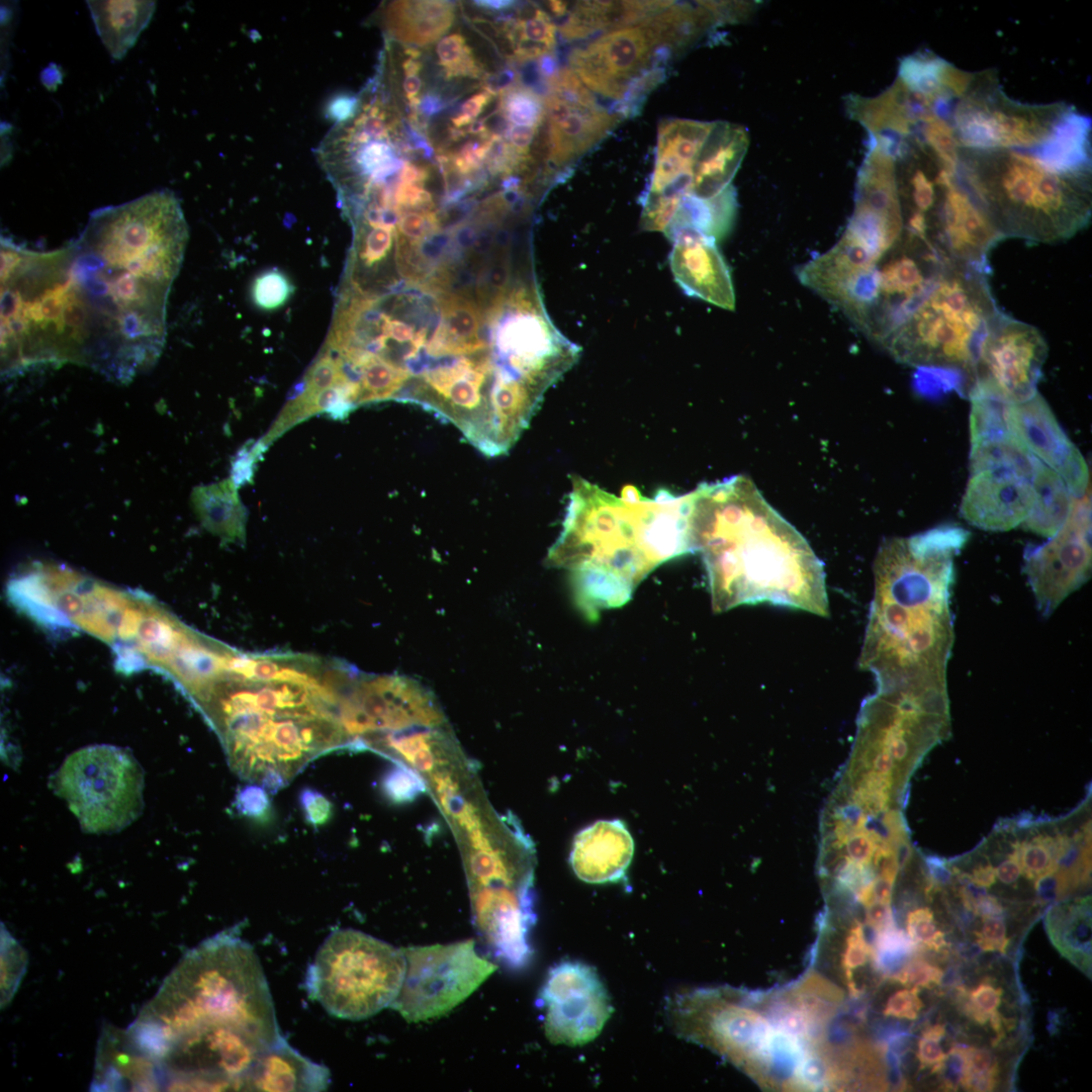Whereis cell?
<instances>
[{"instance_id": "obj_30", "label": "cell", "mask_w": 1092, "mask_h": 1092, "mask_svg": "<svg viewBox=\"0 0 1092 1092\" xmlns=\"http://www.w3.org/2000/svg\"><path fill=\"white\" fill-rule=\"evenodd\" d=\"M503 21L500 29L508 38L513 55L512 63L538 62L546 54L553 53L556 46V25L542 9L534 7L524 15L511 13Z\"/></svg>"}, {"instance_id": "obj_52", "label": "cell", "mask_w": 1092, "mask_h": 1092, "mask_svg": "<svg viewBox=\"0 0 1092 1092\" xmlns=\"http://www.w3.org/2000/svg\"><path fill=\"white\" fill-rule=\"evenodd\" d=\"M492 96L486 91L478 92L465 100L459 113L451 118L453 127L460 128L469 125L477 117L484 107L491 101Z\"/></svg>"}, {"instance_id": "obj_50", "label": "cell", "mask_w": 1092, "mask_h": 1092, "mask_svg": "<svg viewBox=\"0 0 1092 1092\" xmlns=\"http://www.w3.org/2000/svg\"><path fill=\"white\" fill-rule=\"evenodd\" d=\"M965 1046H953L945 1055L939 1068L935 1071L942 1079L944 1087L954 1089L961 1083L965 1064Z\"/></svg>"}, {"instance_id": "obj_37", "label": "cell", "mask_w": 1092, "mask_h": 1092, "mask_svg": "<svg viewBox=\"0 0 1092 1092\" xmlns=\"http://www.w3.org/2000/svg\"><path fill=\"white\" fill-rule=\"evenodd\" d=\"M293 292L287 276L275 269L259 274L252 284V299L261 309L273 310L286 303Z\"/></svg>"}, {"instance_id": "obj_19", "label": "cell", "mask_w": 1092, "mask_h": 1092, "mask_svg": "<svg viewBox=\"0 0 1092 1092\" xmlns=\"http://www.w3.org/2000/svg\"><path fill=\"white\" fill-rule=\"evenodd\" d=\"M1008 423L1027 450L1063 478L1074 497L1088 491L1087 462L1041 394L1036 392L1026 401L1010 404Z\"/></svg>"}, {"instance_id": "obj_14", "label": "cell", "mask_w": 1092, "mask_h": 1092, "mask_svg": "<svg viewBox=\"0 0 1092 1092\" xmlns=\"http://www.w3.org/2000/svg\"><path fill=\"white\" fill-rule=\"evenodd\" d=\"M1048 356L1039 331L1002 312L986 337L975 367L968 397L985 394L1009 404L1028 400Z\"/></svg>"}, {"instance_id": "obj_20", "label": "cell", "mask_w": 1092, "mask_h": 1092, "mask_svg": "<svg viewBox=\"0 0 1092 1092\" xmlns=\"http://www.w3.org/2000/svg\"><path fill=\"white\" fill-rule=\"evenodd\" d=\"M1033 500L1031 479L1010 470H981L970 475L960 514L979 529L1009 531L1023 523Z\"/></svg>"}, {"instance_id": "obj_6", "label": "cell", "mask_w": 1092, "mask_h": 1092, "mask_svg": "<svg viewBox=\"0 0 1092 1092\" xmlns=\"http://www.w3.org/2000/svg\"><path fill=\"white\" fill-rule=\"evenodd\" d=\"M969 532L941 525L886 539L874 562V596L858 665L877 688L946 681L954 639V557Z\"/></svg>"}, {"instance_id": "obj_57", "label": "cell", "mask_w": 1092, "mask_h": 1092, "mask_svg": "<svg viewBox=\"0 0 1092 1092\" xmlns=\"http://www.w3.org/2000/svg\"><path fill=\"white\" fill-rule=\"evenodd\" d=\"M895 880L878 876L873 880V892L876 901L890 904Z\"/></svg>"}, {"instance_id": "obj_32", "label": "cell", "mask_w": 1092, "mask_h": 1092, "mask_svg": "<svg viewBox=\"0 0 1092 1092\" xmlns=\"http://www.w3.org/2000/svg\"><path fill=\"white\" fill-rule=\"evenodd\" d=\"M498 110L510 124L540 127L545 119L544 99L518 83L499 96Z\"/></svg>"}, {"instance_id": "obj_25", "label": "cell", "mask_w": 1092, "mask_h": 1092, "mask_svg": "<svg viewBox=\"0 0 1092 1092\" xmlns=\"http://www.w3.org/2000/svg\"><path fill=\"white\" fill-rule=\"evenodd\" d=\"M96 30L110 55L121 59L150 22L154 1H87Z\"/></svg>"}, {"instance_id": "obj_56", "label": "cell", "mask_w": 1092, "mask_h": 1092, "mask_svg": "<svg viewBox=\"0 0 1092 1092\" xmlns=\"http://www.w3.org/2000/svg\"><path fill=\"white\" fill-rule=\"evenodd\" d=\"M967 880L981 888H989L996 882L995 869L992 864H978L972 875H965Z\"/></svg>"}, {"instance_id": "obj_5", "label": "cell", "mask_w": 1092, "mask_h": 1092, "mask_svg": "<svg viewBox=\"0 0 1092 1092\" xmlns=\"http://www.w3.org/2000/svg\"><path fill=\"white\" fill-rule=\"evenodd\" d=\"M691 492L621 496L574 476L559 537L547 562L570 574L575 601L588 618L621 607L660 564L693 552Z\"/></svg>"}, {"instance_id": "obj_11", "label": "cell", "mask_w": 1092, "mask_h": 1092, "mask_svg": "<svg viewBox=\"0 0 1092 1092\" xmlns=\"http://www.w3.org/2000/svg\"><path fill=\"white\" fill-rule=\"evenodd\" d=\"M84 832L113 833L144 809V771L134 756L113 745H90L70 754L51 779Z\"/></svg>"}, {"instance_id": "obj_23", "label": "cell", "mask_w": 1092, "mask_h": 1092, "mask_svg": "<svg viewBox=\"0 0 1092 1092\" xmlns=\"http://www.w3.org/2000/svg\"><path fill=\"white\" fill-rule=\"evenodd\" d=\"M329 1069L293 1049L282 1036L254 1061L240 1081L242 1091H325Z\"/></svg>"}, {"instance_id": "obj_46", "label": "cell", "mask_w": 1092, "mask_h": 1092, "mask_svg": "<svg viewBox=\"0 0 1092 1092\" xmlns=\"http://www.w3.org/2000/svg\"><path fill=\"white\" fill-rule=\"evenodd\" d=\"M299 804L304 819L313 827L326 824L333 813V806L329 799L314 789H302L299 794Z\"/></svg>"}, {"instance_id": "obj_8", "label": "cell", "mask_w": 1092, "mask_h": 1092, "mask_svg": "<svg viewBox=\"0 0 1092 1092\" xmlns=\"http://www.w3.org/2000/svg\"><path fill=\"white\" fill-rule=\"evenodd\" d=\"M698 39L684 4L671 2L652 16L609 30L568 56L569 68L590 91L629 101L653 88L663 64Z\"/></svg>"}, {"instance_id": "obj_7", "label": "cell", "mask_w": 1092, "mask_h": 1092, "mask_svg": "<svg viewBox=\"0 0 1092 1092\" xmlns=\"http://www.w3.org/2000/svg\"><path fill=\"white\" fill-rule=\"evenodd\" d=\"M960 174L999 234L1035 243L1074 237L1091 219V172H1060L1029 152L960 148Z\"/></svg>"}, {"instance_id": "obj_15", "label": "cell", "mask_w": 1092, "mask_h": 1092, "mask_svg": "<svg viewBox=\"0 0 1092 1092\" xmlns=\"http://www.w3.org/2000/svg\"><path fill=\"white\" fill-rule=\"evenodd\" d=\"M1091 561V498L1087 491L1074 497L1066 521L1048 542L1025 548L1023 571L1042 615L1050 616L1089 579Z\"/></svg>"}, {"instance_id": "obj_40", "label": "cell", "mask_w": 1092, "mask_h": 1092, "mask_svg": "<svg viewBox=\"0 0 1092 1092\" xmlns=\"http://www.w3.org/2000/svg\"><path fill=\"white\" fill-rule=\"evenodd\" d=\"M872 954L873 947L866 939L862 926L859 923H855V925L850 928L846 937L842 954V967L844 969L846 983L853 996L858 995V990L855 987L852 971L864 966Z\"/></svg>"}, {"instance_id": "obj_38", "label": "cell", "mask_w": 1092, "mask_h": 1092, "mask_svg": "<svg viewBox=\"0 0 1092 1092\" xmlns=\"http://www.w3.org/2000/svg\"><path fill=\"white\" fill-rule=\"evenodd\" d=\"M794 1087L805 1090L827 1088L835 1079V1069L819 1052L804 1051L794 1073Z\"/></svg>"}, {"instance_id": "obj_33", "label": "cell", "mask_w": 1092, "mask_h": 1092, "mask_svg": "<svg viewBox=\"0 0 1092 1092\" xmlns=\"http://www.w3.org/2000/svg\"><path fill=\"white\" fill-rule=\"evenodd\" d=\"M436 54L438 64L443 69L446 79L455 77L482 79L486 74L464 35L459 32L441 38L437 43Z\"/></svg>"}, {"instance_id": "obj_3", "label": "cell", "mask_w": 1092, "mask_h": 1092, "mask_svg": "<svg viewBox=\"0 0 1092 1092\" xmlns=\"http://www.w3.org/2000/svg\"><path fill=\"white\" fill-rule=\"evenodd\" d=\"M152 1063L221 1068L282 1034L253 946L237 928L189 950L125 1032Z\"/></svg>"}, {"instance_id": "obj_48", "label": "cell", "mask_w": 1092, "mask_h": 1092, "mask_svg": "<svg viewBox=\"0 0 1092 1092\" xmlns=\"http://www.w3.org/2000/svg\"><path fill=\"white\" fill-rule=\"evenodd\" d=\"M982 930L977 933L978 945L986 951L1004 952L1008 944L1004 920L999 916H986L982 917Z\"/></svg>"}, {"instance_id": "obj_22", "label": "cell", "mask_w": 1092, "mask_h": 1092, "mask_svg": "<svg viewBox=\"0 0 1092 1092\" xmlns=\"http://www.w3.org/2000/svg\"><path fill=\"white\" fill-rule=\"evenodd\" d=\"M633 852V838L623 821L599 820L575 835L569 862L585 883H612L623 878Z\"/></svg>"}, {"instance_id": "obj_2", "label": "cell", "mask_w": 1092, "mask_h": 1092, "mask_svg": "<svg viewBox=\"0 0 1092 1092\" xmlns=\"http://www.w3.org/2000/svg\"><path fill=\"white\" fill-rule=\"evenodd\" d=\"M340 662L295 653L237 651L195 697L243 780L276 793L307 763L351 739L339 718Z\"/></svg>"}, {"instance_id": "obj_51", "label": "cell", "mask_w": 1092, "mask_h": 1092, "mask_svg": "<svg viewBox=\"0 0 1092 1092\" xmlns=\"http://www.w3.org/2000/svg\"><path fill=\"white\" fill-rule=\"evenodd\" d=\"M539 127L509 124L503 138L520 156L532 158L531 146L538 133Z\"/></svg>"}, {"instance_id": "obj_28", "label": "cell", "mask_w": 1092, "mask_h": 1092, "mask_svg": "<svg viewBox=\"0 0 1092 1092\" xmlns=\"http://www.w3.org/2000/svg\"><path fill=\"white\" fill-rule=\"evenodd\" d=\"M1031 485L1034 500L1022 527L1043 537H1052L1066 521L1074 499L1063 478L1034 458Z\"/></svg>"}, {"instance_id": "obj_60", "label": "cell", "mask_w": 1092, "mask_h": 1092, "mask_svg": "<svg viewBox=\"0 0 1092 1092\" xmlns=\"http://www.w3.org/2000/svg\"><path fill=\"white\" fill-rule=\"evenodd\" d=\"M567 6H568L567 3L563 2V1H549L548 2L549 9L551 10V12L554 15H556L558 17L563 16L567 12Z\"/></svg>"}, {"instance_id": "obj_47", "label": "cell", "mask_w": 1092, "mask_h": 1092, "mask_svg": "<svg viewBox=\"0 0 1092 1092\" xmlns=\"http://www.w3.org/2000/svg\"><path fill=\"white\" fill-rule=\"evenodd\" d=\"M923 1003L918 997V989H903L895 992L888 999L884 1014L905 1019H916Z\"/></svg>"}, {"instance_id": "obj_42", "label": "cell", "mask_w": 1092, "mask_h": 1092, "mask_svg": "<svg viewBox=\"0 0 1092 1092\" xmlns=\"http://www.w3.org/2000/svg\"><path fill=\"white\" fill-rule=\"evenodd\" d=\"M234 805L240 815L262 822L269 819L272 811L267 791L256 784L240 789Z\"/></svg>"}, {"instance_id": "obj_27", "label": "cell", "mask_w": 1092, "mask_h": 1092, "mask_svg": "<svg viewBox=\"0 0 1092 1092\" xmlns=\"http://www.w3.org/2000/svg\"><path fill=\"white\" fill-rule=\"evenodd\" d=\"M192 505L203 527L232 543H245L247 510L232 479L198 486L192 492Z\"/></svg>"}, {"instance_id": "obj_9", "label": "cell", "mask_w": 1092, "mask_h": 1092, "mask_svg": "<svg viewBox=\"0 0 1092 1092\" xmlns=\"http://www.w3.org/2000/svg\"><path fill=\"white\" fill-rule=\"evenodd\" d=\"M405 966L402 949L356 929H337L308 966L304 989L332 1016L362 1020L391 1005Z\"/></svg>"}, {"instance_id": "obj_18", "label": "cell", "mask_w": 1092, "mask_h": 1092, "mask_svg": "<svg viewBox=\"0 0 1092 1092\" xmlns=\"http://www.w3.org/2000/svg\"><path fill=\"white\" fill-rule=\"evenodd\" d=\"M713 121L663 119L657 129L653 172L642 206L663 217H673L691 197L693 166Z\"/></svg>"}, {"instance_id": "obj_49", "label": "cell", "mask_w": 1092, "mask_h": 1092, "mask_svg": "<svg viewBox=\"0 0 1092 1092\" xmlns=\"http://www.w3.org/2000/svg\"><path fill=\"white\" fill-rule=\"evenodd\" d=\"M264 453L257 443L245 445L237 454L232 464V480L237 488L251 480L255 471L256 461Z\"/></svg>"}, {"instance_id": "obj_53", "label": "cell", "mask_w": 1092, "mask_h": 1092, "mask_svg": "<svg viewBox=\"0 0 1092 1092\" xmlns=\"http://www.w3.org/2000/svg\"><path fill=\"white\" fill-rule=\"evenodd\" d=\"M867 924L877 931L893 925V916L890 904L874 901L867 906Z\"/></svg>"}, {"instance_id": "obj_59", "label": "cell", "mask_w": 1092, "mask_h": 1092, "mask_svg": "<svg viewBox=\"0 0 1092 1092\" xmlns=\"http://www.w3.org/2000/svg\"><path fill=\"white\" fill-rule=\"evenodd\" d=\"M401 67L404 75H419L422 63L418 59L408 57L402 62Z\"/></svg>"}, {"instance_id": "obj_36", "label": "cell", "mask_w": 1092, "mask_h": 1092, "mask_svg": "<svg viewBox=\"0 0 1092 1092\" xmlns=\"http://www.w3.org/2000/svg\"><path fill=\"white\" fill-rule=\"evenodd\" d=\"M999 1068L995 1057L985 1049L966 1048L961 1085L971 1091H991L996 1086Z\"/></svg>"}, {"instance_id": "obj_21", "label": "cell", "mask_w": 1092, "mask_h": 1092, "mask_svg": "<svg viewBox=\"0 0 1092 1092\" xmlns=\"http://www.w3.org/2000/svg\"><path fill=\"white\" fill-rule=\"evenodd\" d=\"M671 242L669 264L680 288L690 296L734 310L731 274L716 242L694 232H682Z\"/></svg>"}, {"instance_id": "obj_35", "label": "cell", "mask_w": 1092, "mask_h": 1092, "mask_svg": "<svg viewBox=\"0 0 1092 1092\" xmlns=\"http://www.w3.org/2000/svg\"><path fill=\"white\" fill-rule=\"evenodd\" d=\"M27 965L24 949L5 927H1V1006L13 997Z\"/></svg>"}, {"instance_id": "obj_31", "label": "cell", "mask_w": 1092, "mask_h": 1092, "mask_svg": "<svg viewBox=\"0 0 1092 1092\" xmlns=\"http://www.w3.org/2000/svg\"><path fill=\"white\" fill-rule=\"evenodd\" d=\"M1034 458L1013 432L1000 433L971 442L970 472L1010 470L1031 479Z\"/></svg>"}, {"instance_id": "obj_10", "label": "cell", "mask_w": 1092, "mask_h": 1092, "mask_svg": "<svg viewBox=\"0 0 1092 1092\" xmlns=\"http://www.w3.org/2000/svg\"><path fill=\"white\" fill-rule=\"evenodd\" d=\"M1076 108L1065 102L1025 104L1002 90L996 70L971 76L947 115L960 148L1008 149L1036 154Z\"/></svg>"}, {"instance_id": "obj_54", "label": "cell", "mask_w": 1092, "mask_h": 1092, "mask_svg": "<svg viewBox=\"0 0 1092 1092\" xmlns=\"http://www.w3.org/2000/svg\"><path fill=\"white\" fill-rule=\"evenodd\" d=\"M996 878L1005 885L1014 884L1022 874L1018 859L1017 847L1012 854L1001 861L995 869Z\"/></svg>"}, {"instance_id": "obj_44", "label": "cell", "mask_w": 1092, "mask_h": 1092, "mask_svg": "<svg viewBox=\"0 0 1092 1092\" xmlns=\"http://www.w3.org/2000/svg\"><path fill=\"white\" fill-rule=\"evenodd\" d=\"M1002 990L989 983H983L974 989L967 1002V1013L978 1023L985 1024L990 1015L997 1011L1001 1002Z\"/></svg>"}, {"instance_id": "obj_24", "label": "cell", "mask_w": 1092, "mask_h": 1092, "mask_svg": "<svg viewBox=\"0 0 1092 1092\" xmlns=\"http://www.w3.org/2000/svg\"><path fill=\"white\" fill-rule=\"evenodd\" d=\"M671 1H581L563 16L560 35L566 40L587 37L640 22L667 7Z\"/></svg>"}, {"instance_id": "obj_17", "label": "cell", "mask_w": 1092, "mask_h": 1092, "mask_svg": "<svg viewBox=\"0 0 1092 1092\" xmlns=\"http://www.w3.org/2000/svg\"><path fill=\"white\" fill-rule=\"evenodd\" d=\"M538 1001L544 1030L555 1044L580 1045L603 1029L613 1012L611 999L596 970L578 961H562L548 973Z\"/></svg>"}, {"instance_id": "obj_16", "label": "cell", "mask_w": 1092, "mask_h": 1092, "mask_svg": "<svg viewBox=\"0 0 1092 1092\" xmlns=\"http://www.w3.org/2000/svg\"><path fill=\"white\" fill-rule=\"evenodd\" d=\"M545 83V172L550 176L606 138L623 114L602 107L569 67Z\"/></svg>"}, {"instance_id": "obj_41", "label": "cell", "mask_w": 1092, "mask_h": 1092, "mask_svg": "<svg viewBox=\"0 0 1092 1092\" xmlns=\"http://www.w3.org/2000/svg\"><path fill=\"white\" fill-rule=\"evenodd\" d=\"M906 928L913 943L939 950L944 945L943 933L937 929L929 908H918L908 913Z\"/></svg>"}, {"instance_id": "obj_55", "label": "cell", "mask_w": 1092, "mask_h": 1092, "mask_svg": "<svg viewBox=\"0 0 1092 1092\" xmlns=\"http://www.w3.org/2000/svg\"><path fill=\"white\" fill-rule=\"evenodd\" d=\"M446 107L444 99L436 92H427L420 98L418 110L425 117H432Z\"/></svg>"}, {"instance_id": "obj_34", "label": "cell", "mask_w": 1092, "mask_h": 1092, "mask_svg": "<svg viewBox=\"0 0 1092 1092\" xmlns=\"http://www.w3.org/2000/svg\"><path fill=\"white\" fill-rule=\"evenodd\" d=\"M426 783L420 771L402 761L389 767L381 778L380 790L385 798L394 804H406L415 801L426 791Z\"/></svg>"}, {"instance_id": "obj_13", "label": "cell", "mask_w": 1092, "mask_h": 1092, "mask_svg": "<svg viewBox=\"0 0 1092 1092\" xmlns=\"http://www.w3.org/2000/svg\"><path fill=\"white\" fill-rule=\"evenodd\" d=\"M339 718L352 746L369 735L416 727H439L443 713L435 697L419 681L403 675L368 674L356 670L339 703Z\"/></svg>"}, {"instance_id": "obj_1", "label": "cell", "mask_w": 1092, "mask_h": 1092, "mask_svg": "<svg viewBox=\"0 0 1092 1092\" xmlns=\"http://www.w3.org/2000/svg\"><path fill=\"white\" fill-rule=\"evenodd\" d=\"M188 239L178 198L156 190L94 210L66 246H19L1 276V324L36 364L76 362L125 381L151 367Z\"/></svg>"}, {"instance_id": "obj_26", "label": "cell", "mask_w": 1092, "mask_h": 1092, "mask_svg": "<svg viewBox=\"0 0 1092 1092\" xmlns=\"http://www.w3.org/2000/svg\"><path fill=\"white\" fill-rule=\"evenodd\" d=\"M454 17L450 1H396L387 11V29L404 43L423 47L444 35Z\"/></svg>"}, {"instance_id": "obj_39", "label": "cell", "mask_w": 1092, "mask_h": 1092, "mask_svg": "<svg viewBox=\"0 0 1092 1092\" xmlns=\"http://www.w3.org/2000/svg\"><path fill=\"white\" fill-rule=\"evenodd\" d=\"M1018 859L1022 874L1030 880H1041L1056 874L1059 862L1056 860L1041 835L1030 842L1016 843Z\"/></svg>"}, {"instance_id": "obj_29", "label": "cell", "mask_w": 1092, "mask_h": 1092, "mask_svg": "<svg viewBox=\"0 0 1092 1092\" xmlns=\"http://www.w3.org/2000/svg\"><path fill=\"white\" fill-rule=\"evenodd\" d=\"M444 737L438 727H416L406 730L373 734L362 738L358 746H366L392 756L420 772L431 771L440 760Z\"/></svg>"}, {"instance_id": "obj_43", "label": "cell", "mask_w": 1092, "mask_h": 1092, "mask_svg": "<svg viewBox=\"0 0 1092 1092\" xmlns=\"http://www.w3.org/2000/svg\"><path fill=\"white\" fill-rule=\"evenodd\" d=\"M942 971L930 964L914 959L907 962L893 978L901 984L911 988H930L941 983Z\"/></svg>"}, {"instance_id": "obj_12", "label": "cell", "mask_w": 1092, "mask_h": 1092, "mask_svg": "<svg viewBox=\"0 0 1092 1092\" xmlns=\"http://www.w3.org/2000/svg\"><path fill=\"white\" fill-rule=\"evenodd\" d=\"M405 973L390 1007L408 1022L447 1014L468 998L495 970L472 939L402 948Z\"/></svg>"}, {"instance_id": "obj_4", "label": "cell", "mask_w": 1092, "mask_h": 1092, "mask_svg": "<svg viewBox=\"0 0 1092 1092\" xmlns=\"http://www.w3.org/2000/svg\"><path fill=\"white\" fill-rule=\"evenodd\" d=\"M691 494L693 551L702 554L715 613L769 603L829 615L822 561L749 477L703 483Z\"/></svg>"}, {"instance_id": "obj_58", "label": "cell", "mask_w": 1092, "mask_h": 1092, "mask_svg": "<svg viewBox=\"0 0 1092 1092\" xmlns=\"http://www.w3.org/2000/svg\"><path fill=\"white\" fill-rule=\"evenodd\" d=\"M515 3H516L515 1H508V0H477V1H473V4L475 6H477L479 8H482V9H485V10H488V11H495V12L506 11L507 9L513 7L515 5Z\"/></svg>"}, {"instance_id": "obj_45", "label": "cell", "mask_w": 1092, "mask_h": 1092, "mask_svg": "<svg viewBox=\"0 0 1092 1092\" xmlns=\"http://www.w3.org/2000/svg\"><path fill=\"white\" fill-rule=\"evenodd\" d=\"M944 1027L941 1024H935L922 1033V1036L918 1040V1061L921 1068L931 1067L932 1072L939 1068L943 1062L945 1055L942 1052L940 1040L944 1035Z\"/></svg>"}]
</instances>
